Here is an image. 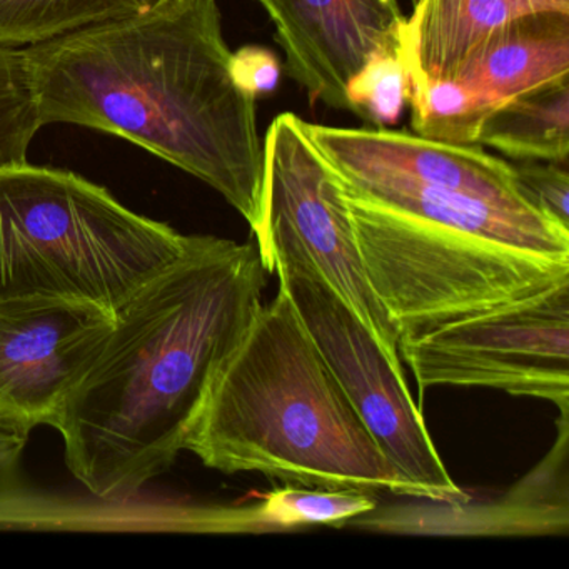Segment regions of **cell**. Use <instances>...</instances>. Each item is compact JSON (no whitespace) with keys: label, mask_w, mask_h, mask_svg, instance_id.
Here are the masks:
<instances>
[{"label":"cell","mask_w":569,"mask_h":569,"mask_svg":"<svg viewBox=\"0 0 569 569\" xmlns=\"http://www.w3.org/2000/svg\"><path fill=\"white\" fill-rule=\"evenodd\" d=\"M274 24L289 76L322 102L349 111V81L379 52L399 48L398 0H256Z\"/></svg>","instance_id":"11"},{"label":"cell","mask_w":569,"mask_h":569,"mask_svg":"<svg viewBox=\"0 0 569 569\" xmlns=\"http://www.w3.org/2000/svg\"><path fill=\"white\" fill-rule=\"evenodd\" d=\"M569 76V14L538 12L498 29L442 78L455 79L486 116L508 99Z\"/></svg>","instance_id":"12"},{"label":"cell","mask_w":569,"mask_h":569,"mask_svg":"<svg viewBox=\"0 0 569 569\" xmlns=\"http://www.w3.org/2000/svg\"><path fill=\"white\" fill-rule=\"evenodd\" d=\"M268 274L251 242L192 236L184 256L116 312L56 425L69 471L96 498L128 501L171 469L264 305Z\"/></svg>","instance_id":"1"},{"label":"cell","mask_w":569,"mask_h":569,"mask_svg":"<svg viewBox=\"0 0 569 569\" xmlns=\"http://www.w3.org/2000/svg\"><path fill=\"white\" fill-rule=\"evenodd\" d=\"M476 144L518 162H568L569 76L496 106L482 121Z\"/></svg>","instance_id":"14"},{"label":"cell","mask_w":569,"mask_h":569,"mask_svg":"<svg viewBox=\"0 0 569 569\" xmlns=\"http://www.w3.org/2000/svg\"><path fill=\"white\" fill-rule=\"evenodd\" d=\"M42 126L131 141L218 191L258 234L264 148L232 74L218 0H156L24 49Z\"/></svg>","instance_id":"2"},{"label":"cell","mask_w":569,"mask_h":569,"mask_svg":"<svg viewBox=\"0 0 569 569\" xmlns=\"http://www.w3.org/2000/svg\"><path fill=\"white\" fill-rule=\"evenodd\" d=\"M272 272L346 398L408 482L411 498L469 501L442 465L405 372L391 365L368 326L305 259L278 256Z\"/></svg>","instance_id":"6"},{"label":"cell","mask_w":569,"mask_h":569,"mask_svg":"<svg viewBox=\"0 0 569 569\" xmlns=\"http://www.w3.org/2000/svg\"><path fill=\"white\" fill-rule=\"evenodd\" d=\"M409 91L408 68L398 48L372 56L349 81L346 96L349 111L382 128L399 121Z\"/></svg>","instance_id":"17"},{"label":"cell","mask_w":569,"mask_h":569,"mask_svg":"<svg viewBox=\"0 0 569 569\" xmlns=\"http://www.w3.org/2000/svg\"><path fill=\"white\" fill-rule=\"evenodd\" d=\"M184 449L224 475L411 496L281 288L216 376Z\"/></svg>","instance_id":"3"},{"label":"cell","mask_w":569,"mask_h":569,"mask_svg":"<svg viewBox=\"0 0 569 569\" xmlns=\"http://www.w3.org/2000/svg\"><path fill=\"white\" fill-rule=\"evenodd\" d=\"M538 12L569 14V0H415L399 41L409 81L448 76L492 32Z\"/></svg>","instance_id":"13"},{"label":"cell","mask_w":569,"mask_h":569,"mask_svg":"<svg viewBox=\"0 0 569 569\" xmlns=\"http://www.w3.org/2000/svg\"><path fill=\"white\" fill-rule=\"evenodd\" d=\"M262 148L261 228L254 238L266 271L272 274L278 256L305 259L402 371L398 332L369 286L341 186L309 141L305 121L282 112L269 126Z\"/></svg>","instance_id":"7"},{"label":"cell","mask_w":569,"mask_h":569,"mask_svg":"<svg viewBox=\"0 0 569 569\" xmlns=\"http://www.w3.org/2000/svg\"><path fill=\"white\" fill-rule=\"evenodd\" d=\"M28 436L0 426V525H32L54 516V508L29 491L21 472Z\"/></svg>","instance_id":"18"},{"label":"cell","mask_w":569,"mask_h":569,"mask_svg":"<svg viewBox=\"0 0 569 569\" xmlns=\"http://www.w3.org/2000/svg\"><path fill=\"white\" fill-rule=\"evenodd\" d=\"M39 129L24 52L0 49V168L28 161Z\"/></svg>","instance_id":"16"},{"label":"cell","mask_w":569,"mask_h":569,"mask_svg":"<svg viewBox=\"0 0 569 569\" xmlns=\"http://www.w3.org/2000/svg\"><path fill=\"white\" fill-rule=\"evenodd\" d=\"M345 199L369 286L399 342L569 279V252Z\"/></svg>","instance_id":"5"},{"label":"cell","mask_w":569,"mask_h":569,"mask_svg":"<svg viewBox=\"0 0 569 569\" xmlns=\"http://www.w3.org/2000/svg\"><path fill=\"white\" fill-rule=\"evenodd\" d=\"M156 0H0V49H28L126 18Z\"/></svg>","instance_id":"15"},{"label":"cell","mask_w":569,"mask_h":569,"mask_svg":"<svg viewBox=\"0 0 569 569\" xmlns=\"http://www.w3.org/2000/svg\"><path fill=\"white\" fill-rule=\"evenodd\" d=\"M232 74L248 94H269L274 91L281 78L278 56L261 46H246L232 52Z\"/></svg>","instance_id":"20"},{"label":"cell","mask_w":569,"mask_h":569,"mask_svg":"<svg viewBox=\"0 0 569 569\" xmlns=\"http://www.w3.org/2000/svg\"><path fill=\"white\" fill-rule=\"evenodd\" d=\"M419 396L489 388L551 402L569 418V279L399 342Z\"/></svg>","instance_id":"8"},{"label":"cell","mask_w":569,"mask_h":569,"mask_svg":"<svg viewBox=\"0 0 569 569\" xmlns=\"http://www.w3.org/2000/svg\"><path fill=\"white\" fill-rule=\"evenodd\" d=\"M305 131L342 182H401L468 192L512 208H535L516 181L515 166L479 144H449L388 129L309 124Z\"/></svg>","instance_id":"10"},{"label":"cell","mask_w":569,"mask_h":569,"mask_svg":"<svg viewBox=\"0 0 569 569\" xmlns=\"http://www.w3.org/2000/svg\"><path fill=\"white\" fill-rule=\"evenodd\" d=\"M114 328V315L74 301L0 306V426L56 428L69 396Z\"/></svg>","instance_id":"9"},{"label":"cell","mask_w":569,"mask_h":569,"mask_svg":"<svg viewBox=\"0 0 569 569\" xmlns=\"http://www.w3.org/2000/svg\"><path fill=\"white\" fill-rule=\"evenodd\" d=\"M515 172L526 199L569 231L568 162L522 161L515 164Z\"/></svg>","instance_id":"19"},{"label":"cell","mask_w":569,"mask_h":569,"mask_svg":"<svg viewBox=\"0 0 569 569\" xmlns=\"http://www.w3.org/2000/svg\"><path fill=\"white\" fill-rule=\"evenodd\" d=\"M191 241L76 172L0 168V306L56 299L116 315Z\"/></svg>","instance_id":"4"}]
</instances>
